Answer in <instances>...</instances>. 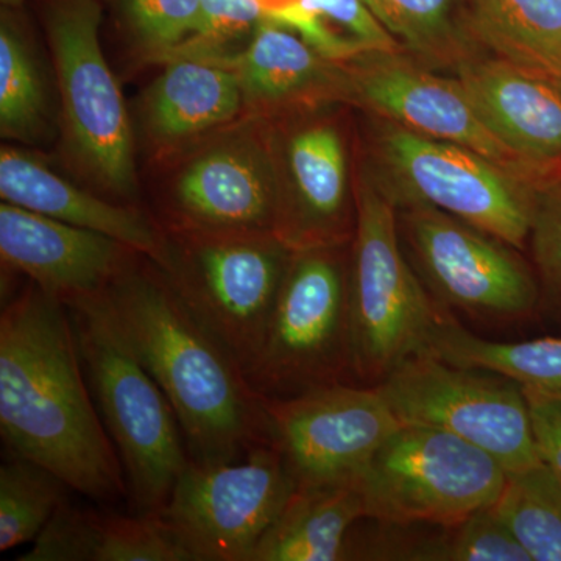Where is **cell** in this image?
<instances>
[{
	"label": "cell",
	"mask_w": 561,
	"mask_h": 561,
	"mask_svg": "<svg viewBox=\"0 0 561 561\" xmlns=\"http://www.w3.org/2000/svg\"><path fill=\"white\" fill-rule=\"evenodd\" d=\"M122 25L146 61L162 65L190 35L202 0H116Z\"/></svg>",
	"instance_id": "obj_33"
},
{
	"label": "cell",
	"mask_w": 561,
	"mask_h": 561,
	"mask_svg": "<svg viewBox=\"0 0 561 561\" xmlns=\"http://www.w3.org/2000/svg\"><path fill=\"white\" fill-rule=\"evenodd\" d=\"M70 486L49 468L9 453L0 467V551L35 541Z\"/></svg>",
	"instance_id": "obj_30"
},
{
	"label": "cell",
	"mask_w": 561,
	"mask_h": 561,
	"mask_svg": "<svg viewBox=\"0 0 561 561\" xmlns=\"http://www.w3.org/2000/svg\"><path fill=\"white\" fill-rule=\"evenodd\" d=\"M21 561H191L162 515L128 516L62 502Z\"/></svg>",
	"instance_id": "obj_22"
},
{
	"label": "cell",
	"mask_w": 561,
	"mask_h": 561,
	"mask_svg": "<svg viewBox=\"0 0 561 561\" xmlns=\"http://www.w3.org/2000/svg\"><path fill=\"white\" fill-rule=\"evenodd\" d=\"M140 103V131L157 158H169L245 119L238 77L195 58L162 62Z\"/></svg>",
	"instance_id": "obj_20"
},
{
	"label": "cell",
	"mask_w": 561,
	"mask_h": 561,
	"mask_svg": "<svg viewBox=\"0 0 561 561\" xmlns=\"http://www.w3.org/2000/svg\"><path fill=\"white\" fill-rule=\"evenodd\" d=\"M298 482L278 446L241 460H191L161 513L191 561H250Z\"/></svg>",
	"instance_id": "obj_13"
},
{
	"label": "cell",
	"mask_w": 561,
	"mask_h": 561,
	"mask_svg": "<svg viewBox=\"0 0 561 561\" xmlns=\"http://www.w3.org/2000/svg\"><path fill=\"white\" fill-rule=\"evenodd\" d=\"M91 301L171 401L191 460L230 463L273 445L265 400L153 261L142 254Z\"/></svg>",
	"instance_id": "obj_2"
},
{
	"label": "cell",
	"mask_w": 561,
	"mask_h": 561,
	"mask_svg": "<svg viewBox=\"0 0 561 561\" xmlns=\"http://www.w3.org/2000/svg\"><path fill=\"white\" fill-rule=\"evenodd\" d=\"M68 309L92 398L119 454L130 512L161 515L191 461L179 416L94 302Z\"/></svg>",
	"instance_id": "obj_4"
},
{
	"label": "cell",
	"mask_w": 561,
	"mask_h": 561,
	"mask_svg": "<svg viewBox=\"0 0 561 561\" xmlns=\"http://www.w3.org/2000/svg\"><path fill=\"white\" fill-rule=\"evenodd\" d=\"M356 197L348 283L353 370L360 386H378L401 362L427 350L446 309L405 256L397 208L360 168Z\"/></svg>",
	"instance_id": "obj_5"
},
{
	"label": "cell",
	"mask_w": 561,
	"mask_h": 561,
	"mask_svg": "<svg viewBox=\"0 0 561 561\" xmlns=\"http://www.w3.org/2000/svg\"><path fill=\"white\" fill-rule=\"evenodd\" d=\"M457 79L485 127L537 173L561 164V87L483 55Z\"/></svg>",
	"instance_id": "obj_19"
},
{
	"label": "cell",
	"mask_w": 561,
	"mask_h": 561,
	"mask_svg": "<svg viewBox=\"0 0 561 561\" xmlns=\"http://www.w3.org/2000/svg\"><path fill=\"white\" fill-rule=\"evenodd\" d=\"M187 150L162 194V228L206 234L275 230L278 192L265 121L243 119Z\"/></svg>",
	"instance_id": "obj_14"
},
{
	"label": "cell",
	"mask_w": 561,
	"mask_h": 561,
	"mask_svg": "<svg viewBox=\"0 0 561 561\" xmlns=\"http://www.w3.org/2000/svg\"><path fill=\"white\" fill-rule=\"evenodd\" d=\"M99 0H57L46 27L61 95L66 146L81 172L117 198L138 195L135 136L101 44Z\"/></svg>",
	"instance_id": "obj_9"
},
{
	"label": "cell",
	"mask_w": 561,
	"mask_h": 561,
	"mask_svg": "<svg viewBox=\"0 0 561 561\" xmlns=\"http://www.w3.org/2000/svg\"><path fill=\"white\" fill-rule=\"evenodd\" d=\"M507 471L451 432L402 423L359 474L367 519L453 527L500 500Z\"/></svg>",
	"instance_id": "obj_8"
},
{
	"label": "cell",
	"mask_w": 561,
	"mask_h": 561,
	"mask_svg": "<svg viewBox=\"0 0 561 561\" xmlns=\"http://www.w3.org/2000/svg\"><path fill=\"white\" fill-rule=\"evenodd\" d=\"M365 116L360 169L394 208L432 206L516 249L529 245L534 181L467 147Z\"/></svg>",
	"instance_id": "obj_3"
},
{
	"label": "cell",
	"mask_w": 561,
	"mask_h": 561,
	"mask_svg": "<svg viewBox=\"0 0 561 561\" xmlns=\"http://www.w3.org/2000/svg\"><path fill=\"white\" fill-rule=\"evenodd\" d=\"M404 560L413 561H530L500 513L481 508L435 535H409Z\"/></svg>",
	"instance_id": "obj_31"
},
{
	"label": "cell",
	"mask_w": 561,
	"mask_h": 561,
	"mask_svg": "<svg viewBox=\"0 0 561 561\" xmlns=\"http://www.w3.org/2000/svg\"><path fill=\"white\" fill-rule=\"evenodd\" d=\"M47 102L38 65L11 10L0 22V135L16 142L44 139Z\"/></svg>",
	"instance_id": "obj_29"
},
{
	"label": "cell",
	"mask_w": 561,
	"mask_h": 561,
	"mask_svg": "<svg viewBox=\"0 0 561 561\" xmlns=\"http://www.w3.org/2000/svg\"><path fill=\"white\" fill-rule=\"evenodd\" d=\"M142 254L110 236L0 205L3 268L27 276L51 297L76 306L98 300Z\"/></svg>",
	"instance_id": "obj_17"
},
{
	"label": "cell",
	"mask_w": 561,
	"mask_h": 561,
	"mask_svg": "<svg viewBox=\"0 0 561 561\" xmlns=\"http://www.w3.org/2000/svg\"><path fill=\"white\" fill-rule=\"evenodd\" d=\"M217 65L238 77L245 119L272 121L331 103L348 105L345 62L323 57L297 32L268 18L245 49Z\"/></svg>",
	"instance_id": "obj_18"
},
{
	"label": "cell",
	"mask_w": 561,
	"mask_h": 561,
	"mask_svg": "<svg viewBox=\"0 0 561 561\" xmlns=\"http://www.w3.org/2000/svg\"><path fill=\"white\" fill-rule=\"evenodd\" d=\"M350 245L291 254L264 341L245 373L262 400H289L321 387L357 383L351 346Z\"/></svg>",
	"instance_id": "obj_6"
},
{
	"label": "cell",
	"mask_w": 561,
	"mask_h": 561,
	"mask_svg": "<svg viewBox=\"0 0 561 561\" xmlns=\"http://www.w3.org/2000/svg\"><path fill=\"white\" fill-rule=\"evenodd\" d=\"M0 434L7 453L38 461L90 500L127 496L68 306L33 283L0 316Z\"/></svg>",
	"instance_id": "obj_1"
},
{
	"label": "cell",
	"mask_w": 561,
	"mask_h": 561,
	"mask_svg": "<svg viewBox=\"0 0 561 561\" xmlns=\"http://www.w3.org/2000/svg\"><path fill=\"white\" fill-rule=\"evenodd\" d=\"M427 350L449 364L497 373L527 389L561 394V337L489 341L445 311L431 332Z\"/></svg>",
	"instance_id": "obj_26"
},
{
	"label": "cell",
	"mask_w": 561,
	"mask_h": 561,
	"mask_svg": "<svg viewBox=\"0 0 561 561\" xmlns=\"http://www.w3.org/2000/svg\"><path fill=\"white\" fill-rule=\"evenodd\" d=\"M397 217L405 256L446 311L489 323L537 312L540 280L522 250L432 206L397 209Z\"/></svg>",
	"instance_id": "obj_10"
},
{
	"label": "cell",
	"mask_w": 561,
	"mask_h": 561,
	"mask_svg": "<svg viewBox=\"0 0 561 561\" xmlns=\"http://www.w3.org/2000/svg\"><path fill=\"white\" fill-rule=\"evenodd\" d=\"M0 197L50 219L110 236L157 265L164 257L165 232L142 210L81 190L41 158L13 146L0 149Z\"/></svg>",
	"instance_id": "obj_21"
},
{
	"label": "cell",
	"mask_w": 561,
	"mask_h": 561,
	"mask_svg": "<svg viewBox=\"0 0 561 561\" xmlns=\"http://www.w3.org/2000/svg\"><path fill=\"white\" fill-rule=\"evenodd\" d=\"M268 20L287 25L332 61L356 60L376 51H404L364 0H297Z\"/></svg>",
	"instance_id": "obj_27"
},
{
	"label": "cell",
	"mask_w": 561,
	"mask_h": 561,
	"mask_svg": "<svg viewBox=\"0 0 561 561\" xmlns=\"http://www.w3.org/2000/svg\"><path fill=\"white\" fill-rule=\"evenodd\" d=\"M346 108L331 103L265 121L278 192L273 232L291 251L350 245L356 234Z\"/></svg>",
	"instance_id": "obj_11"
},
{
	"label": "cell",
	"mask_w": 561,
	"mask_h": 561,
	"mask_svg": "<svg viewBox=\"0 0 561 561\" xmlns=\"http://www.w3.org/2000/svg\"><path fill=\"white\" fill-rule=\"evenodd\" d=\"M538 454L561 481V394L524 387Z\"/></svg>",
	"instance_id": "obj_35"
},
{
	"label": "cell",
	"mask_w": 561,
	"mask_h": 561,
	"mask_svg": "<svg viewBox=\"0 0 561 561\" xmlns=\"http://www.w3.org/2000/svg\"><path fill=\"white\" fill-rule=\"evenodd\" d=\"M268 11L262 0H202L190 35L165 58L224 62L245 49Z\"/></svg>",
	"instance_id": "obj_32"
},
{
	"label": "cell",
	"mask_w": 561,
	"mask_h": 561,
	"mask_svg": "<svg viewBox=\"0 0 561 561\" xmlns=\"http://www.w3.org/2000/svg\"><path fill=\"white\" fill-rule=\"evenodd\" d=\"M162 230L165 251L158 268L187 311L247 373L264 341L294 251L273 232Z\"/></svg>",
	"instance_id": "obj_7"
},
{
	"label": "cell",
	"mask_w": 561,
	"mask_h": 561,
	"mask_svg": "<svg viewBox=\"0 0 561 561\" xmlns=\"http://www.w3.org/2000/svg\"><path fill=\"white\" fill-rule=\"evenodd\" d=\"M494 508L530 561H561V481L551 468L507 472Z\"/></svg>",
	"instance_id": "obj_28"
},
{
	"label": "cell",
	"mask_w": 561,
	"mask_h": 561,
	"mask_svg": "<svg viewBox=\"0 0 561 561\" xmlns=\"http://www.w3.org/2000/svg\"><path fill=\"white\" fill-rule=\"evenodd\" d=\"M557 83H559V84H560V87H561V80H560V81H557Z\"/></svg>",
	"instance_id": "obj_37"
},
{
	"label": "cell",
	"mask_w": 561,
	"mask_h": 561,
	"mask_svg": "<svg viewBox=\"0 0 561 561\" xmlns=\"http://www.w3.org/2000/svg\"><path fill=\"white\" fill-rule=\"evenodd\" d=\"M402 50L435 72L457 77L486 50L472 33L467 0H364Z\"/></svg>",
	"instance_id": "obj_25"
},
{
	"label": "cell",
	"mask_w": 561,
	"mask_h": 561,
	"mask_svg": "<svg viewBox=\"0 0 561 561\" xmlns=\"http://www.w3.org/2000/svg\"><path fill=\"white\" fill-rule=\"evenodd\" d=\"M529 245L541 301L561 312V164L534 180Z\"/></svg>",
	"instance_id": "obj_34"
},
{
	"label": "cell",
	"mask_w": 561,
	"mask_h": 561,
	"mask_svg": "<svg viewBox=\"0 0 561 561\" xmlns=\"http://www.w3.org/2000/svg\"><path fill=\"white\" fill-rule=\"evenodd\" d=\"M375 387L401 423L451 432L507 472L541 463L524 387L505 376L449 364L426 350Z\"/></svg>",
	"instance_id": "obj_12"
},
{
	"label": "cell",
	"mask_w": 561,
	"mask_h": 561,
	"mask_svg": "<svg viewBox=\"0 0 561 561\" xmlns=\"http://www.w3.org/2000/svg\"><path fill=\"white\" fill-rule=\"evenodd\" d=\"M367 518L359 476L298 483L250 561L350 560L351 529Z\"/></svg>",
	"instance_id": "obj_23"
},
{
	"label": "cell",
	"mask_w": 561,
	"mask_h": 561,
	"mask_svg": "<svg viewBox=\"0 0 561 561\" xmlns=\"http://www.w3.org/2000/svg\"><path fill=\"white\" fill-rule=\"evenodd\" d=\"M472 33L486 54L561 80V0H467Z\"/></svg>",
	"instance_id": "obj_24"
},
{
	"label": "cell",
	"mask_w": 561,
	"mask_h": 561,
	"mask_svg": "<svg viewBox=\"0 0 561 561\" xmlns=\"http://www.w3.org/2000/svg\"><path fill=\"white\" fill-rule=\"evenodd\" d=\"M273 443L298 483L356 478L401 426L375 386L335 383L265 401Z\"/></svg>",
	"instance_id": "obj_16"
},
{
	"label": "cell",
	"mask_w": 561,
	"mask_h": 561,
	"mask_svg": "<svg viewBox=\"0 0 561 561\" xmlns=\"http://www.w3.org/2000/svg\"><path fill=\"white\" fill-rule=\"evenodd\" d=\"M0 2H2L3 9L16 10L22 7L25 0H0Z\"/></svg>",
	"instance_id": "obj_36"
},
{
	"label": "cell",
	"mask_w": 561,
	"mask_h": 561,
	"mask_svg": "<svg viewBox=\"0 0 561 561\" xmlns=\"http://www.w3.org/2000/svg\"><path fill=\"white\" fill-rule=\"evenodd\" d=\"M345 68L350 106L421 135L467 147L522 179H538L485 127L457 77L435 72L405 51H376L346 61Z\"/></svg>",
	"instance_id": "obj_15"
}]
</instances>
